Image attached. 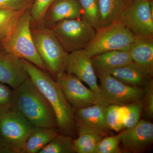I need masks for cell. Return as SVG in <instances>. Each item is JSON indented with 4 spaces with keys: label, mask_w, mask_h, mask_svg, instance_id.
<instances>
[{
    "label": "cell",
    "mask_w": 153,
    "mask_h": 153,
    "mask_svg": "<svg viewBox=\"0 0 153 153\" xmlns=\"http://www.w3.org/2000/svg\"><path fill=\"white\" fill-rule=\"evenodd\" d=\"M22 60L30 77L54 110L59 133L74 137L77 132L73 107L67 101L60 86L47 72L27 60Z\"/></svg>",
    "instance_id": "obj_1"
},
{
    "label": "cell",
    "mask_w": 153,
    "mask_h": 153,
    "mask_svg": "<svg viewBox=\"0 0 153 153\" xmlns=\"http://www.w3.org/2000/svg\"><path fill=\"white\" fill-rule=\"evenodd\" d=\"M13 91L14 107L34 126L57 128L54 110L30 77Z\"/></svg>",
    "instance_id": "obj_2"
},
{
    "label": "cell",
    "mask_w": 153,
    "mask_h": 153,
    "mask_svg": "<svg viewBox=\"0 0 153 153\" xmlns=\"http://www.w3.org/2000/svg\"><path fill=\"white\" fill-rule=\"evenodd\" d=\"M30 10L21 17L10 35L1 44L3 50L33 63L45 72L46 66L39 56L31 32Z\"/></svg>",
    "instance_id": "obj_3"
},
{
    "label": "cell",
    "mask_w": 153,
    "mask_h": 153,
    "mask_svg": "<svg viewBox=\"0 0 153 153\" xmlns=\"http://www.w3.org/2000/svg\"><path fill=\"white\" fill-rule=\"evenodd\" d=\"M34 44L47 71L54 80L65 71L68 53L65 51L52 29L45 27H31Z\"/></svg>",
    "instance_id": "obj_4"
},
{
    "label": "cell",
    "mask_w": 153,
    "mask_h": 153,
    "mask_svg": "<svg viewBox=\"0 0 153 153\" xmlns=\"http://www.w3.org/2000/svg\"><path fill=\"white\" fill-rule=\"evenodd\" d=\"M100 82V93L95 104L107 106L111 105L125 106L143 102L144 89L133 87L119 81L106 71L95 72Z\"/></svg>",
    "instance_id": "obj_5"
},
{
    "label": "cell",
    "mask_w": 153,
    "mask_h": 153,
    "mask_svg": "<svg viewBox=\"0 0 153 153\" xmlns=\"http://www.w3.org/2000/svg\"><path fill=\"white\" fill-rule=\"evenodd\" d=\"M35 127L15 107L0 114V139L11 153H21Z\"/></svg>",
    "instance_id": "obj_6"
},
{
    "label": "cell",
    "mask_w": 153,
    "mask_h": 153,
    "mask_svg": "<svg viewBox=\"0 0 153 153\" xmlns=\"http://www.w3.org/2000/svg\"><path fill=\"white\" fill-rule=\"evenodd\" d=\"M137 37L120 22L99 28L85 49L90 57L108 51H128Z\"/></svg>",
    "instance_id": "obj_7"
},
{
    "label": "cell",
    "mask_w": 153,
    "mask_h": 153,
    "mask_svg": "<svg viewBox=\"0 0 153 153\" xmlns=\"http://www.w3.org/2000/svg\"><path fill=\"white\" fill-rule=\"evenodd\" d=\"M51 29L68 53L85 49L93 40L96 31L82 18L60 21Z\"/></svg>",
    "instance_id": "obj_8"
},
{
    "label": "cell",
    "mask_w": 153,
    "mask_h": 153,
    "mask_svg": "<svg viewBox=\"0 0 153 153\" xmlns=\"http://www.w3.org/2000/svg\"><path fill=\"white\" fill-rule=\"evenodd\" d=\"M152 1L132 0L126 4L120 22L137 38H153Z\"/></svg>",
    "instance_id": "obj_9"
},
{
    "label": "cell",
    "mask_w": 153,
    "mask_h": 153,
    "mask_svg": "<svg viewBox=\"0 0 153 153\" xmlns=\"http://www.w3.org/2000/svg\"><path fill=\"white\" fill-rule=\"evenodd\" d=\"M106 108V107L96 104L83 108H73L77 134L92 133L104 137L113 135L107 123Z\"/></svg>",
    "instance_id": "obj_10"
},
{
    "label": "cell",
    "mask_w": 153,
    "mask_h": 153,
    "mask_svg": "<svg viewBox=\"0 0 153 153\" xmlns=\"http://www.w3.org/2000/svg\"><path fill=\"white\" fill-rule=\"evenodd\" d=\"M55 81L67 101L74 108H83L95 104V94L85 87L74 74L62 71L57 75Z\"/></svg>",
    "instance_id": "obj_11"
},
{
    "label": "cell",
    "mask_w": 153,
    "mask_h": 153,
    "mask_svg": "<svg viewBox=\"0 0 153 153\" xmlns=\"http://www.w3.org/2000/svg\"><path fill=\"white\" fill-rule=\"evenodd\" d=\"M65 71L74 74L79 80L87 83L91 90L95 94L97 100L100 93V88L97 85L96 74L92 65L91 57L85 49L68 53Z\"/></svg>",
    "instance_id": "obj_12"
},
{
    "label": "cell",
    "mask_w": 153,
    "mask_h": 153,
    "mask_svg": "<svg viewBox=\"0 0 153 153\" xmlns=\"http://www.w3.org/2000/svg\"><path fill=\"white\" fill-rule=\"evenodd\" d=\"M153 142V124L148 120H140L135 126L122 131L120 143L124 150L142 152Z\"/></svg>",
    "instance_id": "obj_13"
},
{
    "label": "cell",
    "mask_w": 153,
    "mask_h": 153,
    "mask_svg": "<svg viewBox=\"0 0 153 153\" xmlns=\"http://www.w3.org/2000/svg\"><path fill=\"white\" fill-rule=\"evenodd\" d=\"M29 77L22 59L0 50V82L15 89Z\"/></svg>",
    "instance_id": "obj_14"
},
{
    "label": "cell",
    "mask_w": 153,
    "mask_h": 153,
    "mask_svg": "<svg viewBox=\"0 0 153 153\" xmlns=\"http://www.w3.org/2000/svg\"><path fill=\"white\" fill-rule=\"evenodd\" d=\"M79 18H82V11L78 0H55L45 14L44 25L51 29L60 21Z\"/></svg>",
    "instance_id": "obj_15"
},
{
    "label": "cell",
    "mask_w": 153,
    "mask_h": 153,
    "mask_svg": "<svg viewBox=\"0 0 153 153\" xmlns=\"http://www.w3.org/2000/svg\"><path fill=\"white\" fill-rule=\"evenodd\" d=\"M106 72L124 84L143 88L149 83L152 77L146 70L133 61Z\"/></svg>",
    "instance_id": "obj_16"
},
{
    "label": "cell",
    "mask_w": 153,
    "mask_h": 153,
    "mask_svg": "<svg viewBox=\"0 0 153 153\" xmlns=\"http://www.w3.org/2000/svg\"><path fill=\"white\" fill-rule=\"evenodd\" d=\"M95 72L108 71L133 62L128 51H108L91 57Z\"/></svg>",
    "instance_id": "obj_17"
},
{
    "label": "cell",
    "mask_w": 153,
    "mask_h": 153,
    "mask_svg": "<svg viewBox=\"0 0 153 153\" xmlns=\"http://www.w3.org/2000/svg\"><path fill=\"white\" fill-rule=\"evenodd\" d=\"M133 61L153 76V38H137L128 50Z\"/></svg>",
    "instance_id": "obj_18"
},
{
    "label": "cell",
    "mask_w": 153,
    "mask_h": 153,
    "mask_svg": "<svg viewBox=\"0 0 153 153\" xmlns=\"http://www.w3.org/2000/svg\"><path fill=\"white\" fill-rule=\"evenodd\" d=\"M59 133L58 128L35 127L21 153H37Z\"/></svg>",
    "instance_id": "obj_19"
},
{
    "label": "cell",
    "mask_w": 153,
    "mask_h": 153,
    "mask_svg": "<svg viewBox=\"0 0 153 153\" xmlns=\"http://www.w3.org/2000/svg\"><path fill=\"white\" fill-rule=\"evenodd\" d=\"M126 6L125 0H99L100 23L99 28L119 22Z\"/></svg>",
    "instance_id": "obj_20"
},
{
    "label": "cell",
    "mask_w": 153,
    "mask_h": 153,
    "mask_svg": "<svg viewBox=\"0 0 153 153\" xmlns=\"http://www.w3.org/2000/svg\"><path fill=\"white\" fill-rule=\"evenodd\" d=\"M27 10L0 9V44L10 35L19 19Z\"/></svg>",
    "instance_id": "obj_21"
},
{
    "label": "cell",
    "mask_w": 153,
    "mask_h": 153,
    "mask_svg": "<svg viewBox=\"0 0 153 153\" xmlns=\"http://www.w3.org/2000/svg\"><path fill=\"white\" fill-rule=\"evenodd\" d=\"M73 138L58 134L39 153H75Z\"/></svg>",
    "instance_id": "obj_22"
},
{
    "label": "cell",
    "mask_w": 153,
    "mask_h": 153,
    "mask_svg": "<svg viewBox=\"0 0 153 153\" xmlns=\"http://www.w3.org/2000/svg\"><path fill=\"white\" fill-rule=\"evenodd\" d=\"M82 11V19L96 30L100 23L99 0H78Z\"/></svg>",
    "instance_id": "obj_23"
},
{
    "label": "cell",
    "mask_w": 153,
    "mask_h": 153,
    "mask_svg": "<svg viewBox=\"0 0 153 153\" xmlns=\"http://www.w3.org/2000/svg\"><path fill=\"white\" fill-rule=\"evenodd\" d=\"M103 136L98 134L84 133L73 140L74 148L77 153H97L99 143Z\"/></svg>",
    "instance_id": "obj_24"
},
{
    "label": "cell",
    "mask_w": 153,
    "mask_h": 153,
    "mask_svg": "<svg viewBox=\"0 0 153 153\" xmlns=\"http://www.w3.org/2000/svg\"><path fill=\"white\" fill-rule=\"evenodd\" d=\"M143 111V102L122 106V117L124 129L135 126L140 120Z\"/></svg>",
    "instance_id": "obj_25"
},
{
    "label": "cell",
    "mask_w": 153,
    "mask_h": 153,
    "mask_svg": "<svg viewBox=\"0 0 153 153\" xmlns=\"http://www.w3.org/2000/svg\"><path fill=\"white\" fill-rule=\"evenodd\" d=\"M55 0H35L30 10L31 28L44 27V19L46 12Z\"/></svg>",
    "instance_id": "obj_26"
},
{
    "label": "cell",
    "mask_w": 153,
    "mask_h": 153,
    "mask_svg": "<svg viewBox=\"0 0 153 153\" xmlns=\"http://www.w3.org/2000/svg\"><path fill=\"white\" fill-rule=\"evenodd\" d=\"M122 106L116 105L106 106L107 123L113 131L120 132L124 129L122 117Z\"/></svg>",
    "instance_id": "obj_27"
},
{
    "label": "cell",
    "mask_w": 153,
    "mask_h": 153,
    "mask_svg": "<svg viewBox=\"0 0 153 153\" xmlns=\"http://www.w3.org/2000/svg\"><path fill=\"white\" fill-rule=\"evenodd\" d=\"M122 131L116 135L103 137L99 143L97 153H121L122 152L119 146Z\"/></svg>",
    "instance_id": "obj_28"
},
{
    "label": "cell",
    "mask_w": 153,
    "mask_h": 153,
    "mask_svg": "<svg viewBox=\"0 0 153 153\" xmlns=\"http://www.w3.org/2000/svg\"><path fill=\"white\" fill-rule=\"evenodd\" d=\"M13 107V90L0 82V114Z\"/></svg>",
    "instance_id": "obj_29"
},
{
    "label": "cell",
    "mask_w": 153,
    "mask_h": 153,
    "mask_svg": "<svg viewBox=\"0 0 153 153\" xmlns=\"http://www.w3.org/2000/svg\"><path fill=\"white\" fill-rule=\"evenodd\" d=\"M144 97L143 100V111L147 119L153 117V80L150 81L144 88Z\"/></svg>",
    "instance_id": "obj_30"
},
{
    "label": "cell",
    "mask_w": 153,
    "mask_h": 153,
    "mask_svg": "<svg viewBox=\"0 0 153 153\" xmlns=\"http://www.w3.org/2000/svg\"><path fill=\"white\" fill-rule=\"evenodd\" d=\"M35 0H0V9L30 10Z\"/></svg>",
    "instance_id": "obj_31"
},
{
    "label": "cell",
    "mask_w": 153,
    "mask_h": 153,
    "mask_svg": "<svg viewBox=\"0 0 153 153\" xmlns=\"http://www.w3.org/2000/svg\"><path fill=\"white\" fill-rule=\"evenodd\" d=\"M10 153L9 151L3 145L0 139V153Z\"/></svg>",
    "instance_id": "obj_32"
},
{
    "label": "cell",
    "mask_w": 153,
    "mask_h": 153,
    "mask_svg": "<svg viewBox=\"0 0 153 153\" xmlns=\"http://www.w3.org/2000/svg\"><path fill=\"white\" fill-rule=\"evenodd\" d=\"M132 1V0H125L126 4L129 2H130L131 1Z\"/></svg>",
    "instance_id": "obj_33"
},
{
    "label": "cell",
    "mask_w": 153,
    "mask_h": 153,
    "mask_svg": "<svg viewBox=\"0 0 153 153\" xmlns=\"http://www.w3.org/2000/svg\"><path fill=\"white\" fill-rule=\"evenodd\" d=\"M139 1H152V0H139Z\"/></svg>",
    "instance_id": "obj_34"
}]
</instances>
